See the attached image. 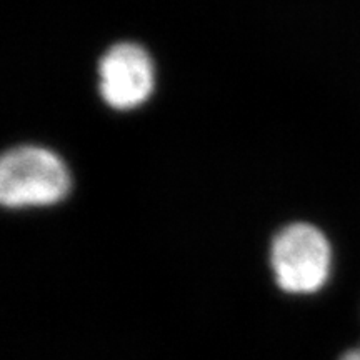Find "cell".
<instances>
[{
	"instance_id": "cell-1",
	"label": "cell",
	"mask_w": 360,
	"mask_h": 360,
	"mask_svg": "<svg viewBox=\"0 0 360 360\" xmlns=\"http://www.w3.org/2000/svg\"><path fill=\"white\" fill-rule=\"evenodd\" d=\"M70 187L69 167L52 148L25 143L8 148L0 160V202L8 209L56 205Z\"/></svg>"
},
{
	"instance_id": "cell-2",
	"label": "cell",
	"mask_w": 360,
	"mask_h": 360,
	"mask_svg": "<svg viewBox=\"0 0 360 360\" xmlns=\"http://www.w3.org/2000/svg\"><path fill=\"white\" fill-rule=\"evenodd\" d=\"M270 264L282 290L312 294L330 276L332 249L328 238L315 225L290 224L274 237Z\"/></svg>"
},
{
	"instance_id": "cell-3",
	"label": "cell",
	"mask_w": 360,
	"mask_h": 360,
	"mask_svg": "<svg viewBox=\"0 0 360 360\" xmlns=\"http://www.w3.org/2000/svg\"><path fill=\"white\" fill-rule=\"evenodd\" d=\"M98 94L114 110H134L152 97L155 65L142 45L119 42L103 52L97 67Z\"/></svg>"
},
{
	"instance_id": "cell-4",
	"label": "cell",
	"mask_w": 360,
	"mask_h": 360,
	"mask_svg": "<svg viewBox=\"0 0 360 360\" xmlns=\"http://www.w3.org/2000/svg\"><path fill=\"white\" fill-rule=\"evenodd\" d=\"M340 360H360V347L349 350L347 354L342 355V359H340Z\"/></svg>"
}]
</instances>
